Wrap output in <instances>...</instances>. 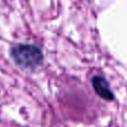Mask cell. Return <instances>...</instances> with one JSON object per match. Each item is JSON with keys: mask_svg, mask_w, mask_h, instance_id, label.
<instances>
[{"mask_svg": "<svg viewBox=\"0 0 127 127\" xmlns=\"http://www.w3.org/2000/svg\"><path fill=\"white\" fill-rule=\"evenodd\" d=\"M10 55L16 65L20 68H36L44 60V55L39 47L32 44H18L11 48Z\"/></svg>", "mask_w": 127, "mask_h": 127, "instance_id": "obj_1", "label": "cell"}, {"mask_svg": "<svg viewBox=\"0 0 127 127\" xmlns=\"http://www.w3.org/2000/svg\"><path fill=\"white\" fill-rule=\"evenodd\" d=\"M92 85L95 93L106 101H113L115 99V95L109 87V84L105 77L100 75H95L92 78Z\"/></svg>", "mask_w": 127, "mask_h": 127, "instance_id": "obj_2", "label": "cell"}]
</instances>
